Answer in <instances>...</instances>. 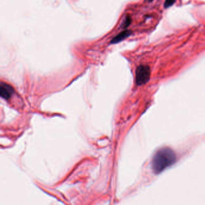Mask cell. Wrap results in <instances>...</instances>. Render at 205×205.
Here are the masks:
<instances>
[{"label":"cell","mask_w":205,"mask_h":205,"mask_svg":"<svg viewBox=\"0 0 205 205\" xmlns=\"http://www.w3.org/2000/svg\"><path fill=\"white\" fill-rule=\"evenodd\" d=\"M131 18L129 16H126L124 22L122 24L123 28L127 27L129 25V24H131Z\"/></svg>","instance_id":"5"},{"label":"cell","mask_w":205,"mask_h":205,"mask_svg":"<svg viewBox=\"0 0 205 205\" xmlns=\"http://www.w3.org/2000/svg\"><path fill=\"white\" fill-rule=\"evenodd\" d=\"M14 93V89L11 86L4 82H1L0 86V96L4 99H9Z\"/></svg>","instance_id":"3"},{"label":"cell","mask_w":205,"mask_h":205,"mask_svg":"<svg viewBox=\"0 0 205 205\" xmlns=\"http://www.w3.org/2000/svg\"><path fill=\"white\" fill-rule=\"evenodd\" d=\"M150 76V69L149 66L140 65L136 70V83L142 86L149 81Z\"/></svg>","instance_id":"2"},{"label":"cell","mask_w":205,"mask_h":205,"mask_svg":"<svg viewBox=\"0 0 205 205\" xmlns=\"http://www.w3.org/2000/svg\"><path fill=\"white\" fill-rule=\"evenodd\" d=\"M175 1H167L165 3V7H168L169 6H171L172 4H173Z\"/></svg>","instance_id":"6"},{"label":"cell","mask_w":205,"mask_h":205,"mask_svg":"<svg viewBox=\"0 0 205 205\" xmlns=\"http://www.w3.org/2000/svg\"><path fill=\"white\" fill-rule=\"evenodd\" d=\"M176 156L175 152L170 147H164L159 149L152 159V170L155 174H159L175 162Z\"/></svg>","instance_id":"1"},{"label":"cell","mask_w":205,"mask_h":205,"mask_svg":"<svg viewBox=\"0 0 205 205\" xmlns=\"http://www.w3.org/2000/svg\"><path fill=\"white\" fill-rule=\"evenodd\" d=\"M131 31L126 30L125 31H123L122 32H121L120 33L117 34V36H115L113 38V39L110 42L111 44H114V43H117L123 40L126 38L129 37L131 34Z\"/></svg>","instance_id":"4"}]
</instances>
